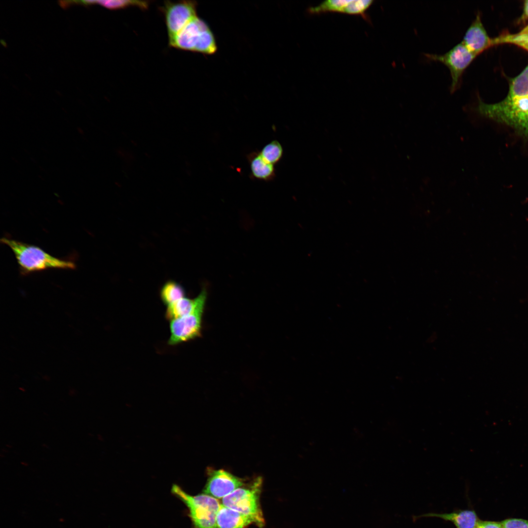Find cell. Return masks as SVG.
I'll use <instances>...</instances> for the list:
<instances>
[{"label":"cell","mask_w":528,"mask_h":528,"mask_svg":"<svg viewBox=\"0 0 528 528\" xmlns=\"http://www.w3.org/2000/svg\"><path fill=\"white\" fill-rule=\"evenodd\" d=\"M472 110L482 117L509 127L528 140V66L512 79L503 100L487 104L479 99Z\"/></svg>","instance_id":"obj_1"},{"label":"cell","mask_w":528,"mask_h":528,"mask_svg":"<svg viewBox=\"0 0 528 528\" xmlns=\"http://www.w3.org/2000/svg\"><path fill=\"white\" fill-rule=\"evenodd\" d=\"M0 242L11 249L22 275L49 269L76 268L74 262L54 257L39 246L5 237L1 238Z\"/></svg>","instance_id":"obj_2"},{"label":"cell","mask_w":528,"mask_h":528,"mask_svg":"<svg viewBox=\"0 0 528 528\" xmlns=\"http://www.w3.org/2000/svg\"><path fill=\"white\" fill-rule=\"evenodd\" d=\"M169 46L176 49L212 55L217 50L214 35L207 23L197 16L173 39Z\"/></svg>","instance_id":"obj_3"},{"label":"cell","mask_w":528,"mask_h":528,"mask_svg":"<svg viewBox=\"0 0 528 528\" xmlns=\"http://www.w3.org/2000/svg\"><path fill=\"white\" fill-rule=\"evenodd\" d=\"M172 493L186 506L193 528H217L216 517L221 506L218 500L204 493L191 495L177 484Z\"/></svg>","instance_id":"obj_4"},{"label":"cell","mask_w":528,"mask_h":528,"mask_svg":"<svg viewBox=\"0 0 528 528\" xmlns=\"http://www.w3.org/2000/svg\"><path fill=\"white\" fill-rule=\"evenodd\" d=\"M207 297V290L203 287L195 298V304L192 311L186 316L170 321L169 345H176L200 336Z\"/></svg>","instance_id":"obj_5"},{"label":"cell","mask_w":528,"mask_h":528,"mask_svg":"<svg viewBox=\"0 0 528 528\" xmlns=\"http://www.w3.org/2000/svg\"><path fill=\"white\" fill-rule=\"evenodd\" d=\"M262 480L258 477L249 485L240 487L222 499V504L253 518L260 528L264 524L260 504Z\"/></svg>","instance_id":"obj_6"},{"label":"cell","mask_w":528,"mask_h":528,"mask_svg":"<svg viewBox=\"0 0 528 528\" xmlns=\"http://www.w3.org/2000/svg\"><path fill=\"white\" fill-rule=\"evenodd\" d=\"M424 56L431 61L444 64L448 68L451 77V93L458 88L464 71L477 57L462 42L444 54L425 53Z\"/></svg>","instance_id":"obj_7"},{"label":"cell","mask_w":528,"mask_h":528,"mask_svg":"<svg viewBox=\"0 0 528 528\" xmlns=\"http://www.w3.org/2000/svg\"><path fill=\"white\" fill-rule=\"evenodd\" d=\"M197 9L195 1H164L160 9L164 17L169 40L197 16Z\"/></svg>","instance_id":"obj_8"},{"label":"cell","mask_w":528,"mask_h":528,"mask_svg":"<svg viewBox=\"0 0 528 528\" xmlns=\"http://www.w3.org/2000/svg\"><path fill=\"white\" fill-rule=\"evenodd\" d=\"M208 478L203 493L217 499H222L244 485L243 480L223 470L207 469Z\"/></svg>","instance_id":"obj_9"},{"label":"cell","mask_w":528,"mask_h":528,"mask_svg":"<svg viewBox=\"0 0 528 528\" xmlns=\"http://www.w3.org/2000/svg\"><path fill=\"white\" fill-rule=\"evenodd\" d=\"M373 2V0H327L317 6L310 7L308 11L313 14L339 12L359 15L366 18L365 13Z\"/></svg>","instance_id":"obj_10"},{"label":"cell","mask_w":528,"mask_h":528,"mask_svg":"<svg viewBox=\"0 0 528 528\" xmlns=\"http://www.w3.org/2000/svg\"><path fill=\"white\" fill-rule=\"evenodd\" d=\"M462 42L477 56L493 46L478 13L466 30Z\"/></svg>","instance_id":"obj_11"},{"label":"cell","mask_w":528,"mask_h":528,"mask_svg":"<svg viewBox=\"0 0 528 528\" xmlns=\"http://www.w3.org/2000/svg\"><path fill=\"white\" fill-rule=\"evenodd\" d=\"M438 517L452 522L456 528H476L480 519L473 509H459L450 513H428L414 517V519L420 517Z\"/></svg>","instance_id":"obj_12"},{"label":"cell","mask_w":528,"mask_h":528,"mask_svg":"<svg viewBox=\"0 0 528 528\" xmlns=\"http://www.w3.org/2000/svg\"><path fill=\"white\" fill-rule=\"evenodd\" d=\"M252 524L256 525L253 518L221 504L216 517L217 528H245Z\"/></svg>","instance_id":"obj_13"},{"label":"cell","mask_w":528,"mask_h":528,"mask_svg":"<svg viewBox=\"0 0 528 528\" xmlns=\"http://www.w3.org/2000/svg\"><path fill=\"white\" fill-rule=\"evenodd\" d=\"M248 160L252 175L255 178L269 180L275 176L274 165L265 160L260 152L249 154Z\"/></svg>","instance_id":"obj_14"},{"label":"cell","mask_w":528,"mask_h":528,"mask_svg":"<svg viewBox=\"0 0 528 528\" xmlns=\"http://www.w3.org/2000/svg\"><path fill=\"white\" fill-rule=\"evenodd\" d=\"M195 304V298L184 297L167 306L165 317L170 321L186 316L192 311Z\"/></svg>","instance_id":"obj_15"},{"label":"cell","mask_w":528,"mask_h":528,"mask_svg":"<svg viewBox=\"0 0 528 528\" xmlns=\"http://www.w3.org/2000/svg\"><path fill=\"white\" fill-rule=\"evenodd\" d=\"M511 44L528 51V24L515 33H504L492 39L493 46L501 44Z\"/></svg>","instance_id":"obj_16"},{"label":"cell","mask_w":528,"mask_h":528,"mask_svg":"<svg viewBox=\"0 0 528 528\" xmlns=\"http://www.w3.org/2000/svg\"><path fill=\"white\" fill-rule=\"evenodd\" d=\"M159 294L162 302L167 306L185 297L186 292L184 287L179 283L169 280L162 286Z\"/></svg>","instance_id":"obj_17"},{"label":"cell","mask_w":528,"mask_h":528,"mask_svg":"<svg viewBox=\"0 0 528 528\" xmlns=\"http://www.w3.org/2000/svg\"><path fill=\"white\" fill-rule=\"evenodd\" d=\"M95 4H99L110 10L122 9L132 6L145 10L148 8L149 2L131 0H95Z\"/></svg>","instance_id":"obj_18"},{"label":"cell","mask_w":528,"mask_h":528,"mask_svg":"<svg viewBox=\"0 0 528 528\" xmlns=\"http://www.w3.org/2000/svg\"><path fill=\"white\" fill-rule=\"evenodd\" d=\"M260 153L265 160L274 165L282 158L283 149L281 143L274 140L265 145Z\"/></svg>","instance_id":"obj_19"},{"label":"cell","mask_w":528,"mask_h":528,"mask_svg":"<svg viewBox=\"0 0 528 528\" xmlns=\"http://www.w3.org/2000/svg\"><path fill=\"white\" fill-rule=\"evenodd\" d=\"M501 524L503 528H528V520L521 518H508Z\"/></svg>","instance_id":"obj_20"},{"label":"cell","mask_w":528,"mask_h":528,"mask_svg":"<svg viewBox=\"0 0 528 528\" xmlns=\"http://www.w3.org/2000/svg\"><path fill=\"white\" fill-rule=\"evenodd\" d=\"M476 528H503L501 522L480 520Z\"/></svg>","instance_id":"obj_21"},{"label":"cell","mask_w":528,"mask_h":528,"mask_svg":"<svg viewBox=\"0 0 528 528\" xmlns=\"http://www.w3.org/2000/svg\"><path fill=\"white\" fill-rule=\"evenodd\" d=\"M527 20H528V0L525 1L524 3L523 11L520 21L524 22Z\"/></svg>","instance_id":"obj_22"},{"label":"cell","mask_w":528,"mask_h":528,"mask_svg":"<svg viewBox=\"0 0 528 528\" xmlns=\"http://www.w3.org/2000/svg\"><path fill=\"white\" fill-rule=\"evenodd\" d=\"M21 463L22 464V465H25V466H27V465H28V463H26V462H21Z\"/></svg>","instance_id":"obj_23"}]
</instances>
